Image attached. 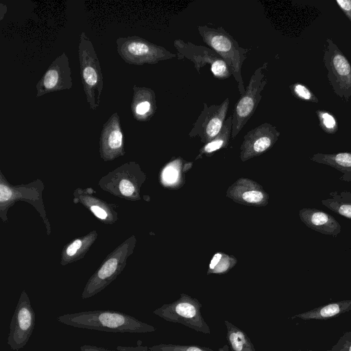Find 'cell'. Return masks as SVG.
I'll list each match as a JSON object with an SVG mask.
<instances>
[{
	"mask_svg": "<svg viewBox=\"0 0 351 351\" xmlns=\"http://www.w3.org/2000/svg\"><path fill=\"white\" fill-rule=\"evenodd\" d=\"M91 211L99 219H104L107 217L106 212L97 206H93L90 208Z\"/></svg>",
	"mask_w": 351,
	"mask_h": 351,
	"instance_id": "31",
	"label": "cell"
},
{
	"mask_svg": "<svg viewBox=\"0 0 351 351\" xmlns=\"http://www.w3.org/2000/svg\"><path fill=\"white\" fill-rule=\"evenodd\" d=\"M351 309V300H345L316 308L312 311L296 315L292 318L302 319H323L330 318Z\"/></svg>",
	"mask_w": 351,
	"mask_h": 351,
	"instance_id": "12",
	"label": "cell"
},
{
	"mask_svg": "<svg viewBox=\"0 0 351 351\" xmlns=\"http://www.w3.org/2000/svg\"><path fill=\"white\" fill-rule=\"evenodd\" d=\"M83 77L86 84L89 86H93L97 82V73L95 69L90 66H87L84 69Z\"/></svg>",
	"mask_w": 351,
	"mask_h": 351,
	"instance_id": "22",
	"label": "cell"
},
{
	"mask_svg": "<svg viewBox=\"0 0 351 351\" xmlns=\"http://www.w3.org/2000/svg\"><path fill=\"white\" fill-rule=\"evenodd\" d=\"M330 196L322 200V204L335 213L351 219V193L333 191L330 193Z\"/></svg>",
	"mask_w": 351,
	"mask_h": 351,
	"instance_id": "14",
	"label": "cell"
},
{
	"mask_svg": "<svg viewBox=\"0 0 351 351\" xmlns=\"http://www.w3.org/2000/svg\"><path fill=\"white\" fill-rule=\"evenodd\" d=\"M154 351H215L208 348L195 345L159 344L149 347Z\"/></svg>",
	"mask_w": 351,
	"mask_h": 351,
	"instance_id": "18",
	"label": "cell"
},
{
	"mask_svg": "<svg viewBox=\"0 0 351 351\" xmlns=\"http://www.w3.org/2000/svg\"><path fill=\"white\" fill-rule=\"evenodd\" d=\"M150 110L151 103L149 101H141L136 107V113L141 115L147 114Z\"/></svg>",
	"mask_w": 351,
	"mask_h": 351,
	"instance_id": "27",
	"label": "cell"
},
{
	"mask_svg": "<svg viewBox=\"0 0 351 351\" xmlns=\"http://www.w3.org/2000/svg\"><path fill=\"white\" fill-rule=\"evenodd\" d=\"M119 189L121 193L125 196L131 195L134 191V186L127 180H121L119 184Z\"/></svg>",
	"mask_w": 351,
	"mask_h": 351,
	"instance_id": "26",
	"label": "cell"
},
{
	"mask_svg": "<svg viewBox=\"0 0 351 351\" xmlns=\"http://www.w3.org/2000/svg\"><path fill=\"white\" fill-rule=\"evenodd\" d=\"M229 104L228 97L220 104L204 103L203 109L193 124L189 136H199L207 143L215 138L227 119Z\"/></svg>",
	"mask_w": 351,
	"mask_h": 351,
	"instance_id": "8",
	"label": "cell"
},
{
	"mask_svg": "<svg viewBox=\"0 0 351 351\" xmlns=\"http://www.w3.org/2000/svg\"><path fill=\"white\" fill-rule=\"evenodd\" d=\"M117 267V260L116 258H110L103 265L97 273V277L101 281H104L103 284H105V280L111 278L114 274Z\"/></svg>",
	"mask_w": 351,
	"mask_h": 351,
	"instance_id": "19",
	"label": "cell"
},
{
	"mask_svg": "<svg viewBox=\"0 0 351 351\" xmlns=\"http://www.w3.org/2000/svg\"><path fill=\"white\" fill-rule=\"evenodd\" d=\"M292 95L300 100L317 104L318 98L308 88V86L301 83H294L289 86Z\"/></svg>",
	"mask_w": 351,
	"mask_h": 351,
	"instance_id": "17",
	"label": "cell"
},
{
	"mask_svg": "<svg viewBox=\"0 0 351 351\" xmlns=\"http://www.w3.org/2000/svg\"><path fill=\"white\" fill-rule=\"evenodd\" d=\"M342 351H351V341L348 343L347 346H346Z\"/></svg>",
	"mask_w": 351,
	"mask_h": 351,
	"instance_id": "34",
	"label": "cell"
},
{
	"mask_svg": "<svg viewBox=\"0 0 351 351\" xmlns=\"http://www.w3.org/2000/svg\"><path fill=\"white\" fill-rule=\"evenodd\" d=\"M178 178L177 170L171 166L167 167L163 173L164 180L169 183L174 182Z\"/></svg>",
	"mask_w": 351,
	"mask_h": 351,
	"instance_id": "24",
	"label": "cell"
},
{
	"mask_svg": "<svg viewBox=\"0 0 351 351\" xmlns=\"http://www.w3.org/2000/svg\"><path fill=\"white\" fill-rule=\"evenodd\" d=\"M232 117L231 115L226 119L219 134L206 144L203 149L204 152L206 153H211L221 148L225 143L228 141L230 134L232 133Z\"/></svg>",
	"mask_w": 351,
	"mask_h": 351,
	"instance_id": "15",
	"label": "cell"
},
{
	"mask_svg": "<svg viewBox=\"0 0 351 351\" xmlns=\"http://www.w3.org/2000/svg\"><path fill=\"white\" fill-rule=\"evenodd\" d=\"M221 258V255L220 254H216L213 258H212L210 263V269H213L215 266L219 263V260Z\"/></svg>",
	"mask_w": 351,
	"mask_h": 351,
	"instance_id": "33",
	"label": "cell"
},
{
	"mask_svg": "<svg viewBox=\"0 0 351 351\" xmlns=\"http://www.w3.org/2000/svg\"><path fill=\"white\" fill-rule=\"evenodd\" d=\"M173 46L177 51L178 58L180 60H189L199 73L202 68L208 65L214 77L217 79H227L232 75L225 61L210 47L197 45L179 38L173 41Z\"/></svg>",
	"mask_w": 351,
	"mask_h": 351,
	"instance_id": "6",
	"label": "cell"
},
{
	"mask_svg": "<svg viewBox=\"0 0 351 351\" xmlns=\"http://www.w3.org/2000/svg\"><path fill=\"white\" fill-rule=\"evenodd\" d=\"M316 114L322 130L327 134H333L338 130V123L335 116L326 110H317Z\"/></svg>",
	"mask_w": 351,
	"mask_h": 351,
	"instance_id": "16",
	"label": "cell"
},
{
	"mask_svg": "<svg viewBox=\"0 0 351 351\" xmlns=\"http://www.w3.org/2000/svg\"><path fill=\"white\" fill-rule=\"evenodd\" d=\"M279 136L276 126L264 123L246 134L245 143L254 152L261 153L271 147Z\"/></svg>",
	"mask_w": 351,
	"mask_h": 351,
	"instance_id": "10",
	"label": "cell"
},
{
	"mask_svg": "<svg viewBox=\"0 0 351 351\" xmlns=\"http://www.w3.org/2000/svg\"><path fill=\"white\" fill-rule=\"evenodd\" d=\"M82 241L79 239L75 240L72 244H71L66 249V254L69 256L74 255L77 250L81 247Z\"/></svg>",
	"mask_w": 351,
	"mask_h": 351,
	"instance_id": "30",
	"label": "cell"
},
{
	"mask_svg": "<svg viewBox=\"0 0 351 351\" xmlns=\"http://www.w3.org/2000/svg\"><path fill=\"white\" fill-rule=\"evenodd\" d=\"M80 349V351H115L92 345H84Z\"/></svg>",
	"mask_w": 351,
	"mask_h": 351,
	"instance_id": "32",
	"label": "cell"
},
{
	"mask_svg": "<svg viewBox=\"0 0 351 351\" xmlns=\"http://www.w3.org/2000/svg\"><path fill=\"white\" fill-rule=\"evenodd\" d=\"M58 80V74L56 70L48 71L44 78V86L47 88H53L57 84Z\"/></svg>",
	"mask_w": 351,
	"mask_h": 351,
	"instance_id": "21",
	"label": "cell"
},
{
	"mask_svg": "<svg viewBox=\"0 0 351 351\" xmlns=\"http://www.w3.org/2000/svg\"><path fill=\"white\" fill-rule=\"evenodd\" d=\"M58 321L78 328L112 332L146 333L156 328L123 312L95 310L60 315Z\"/></svg>",
	"mask_w": 351,
	"mask_h": 351,
	"instance_id": "1",
	"label": "cell"
},
{
	"mask_svg": "<svg viewBox=\"0 0 351 351\" xmlns=\"http://www.w3.org/2000/svg\"><path fill=\"white\" fill-rule=\"evenodd\" d=\"M197 30L202 40L215 50L227 64L237 83L240 95H243L245 87L241 75V67L247 58L250 49L241 47L222 27L215 28L199 25Z\"/></svg>",
	"mask_w": 351,
	"mask_h": 351,
	"instance_id": "2",
	"label": "cell"
},
{
	"mask_svg": "<svg viewBox=\"0 0 351 351\" xmlns=\"http://www.w3.org/2000/svg\"><path fill=\"white\" fill-rule=\"evenodd\" d=\"M263 195L258 191H248L243 194V199L250 203H256L262 200Z\"/></svg>",
	"mask_w": 351,
	"mask_h": 351,
	"instance_id": "23",
	"label": "cell"
},
{
	"mask_svg": "<svg viewBox=\"0 0 351 351\" xmlns=\"http://www.w3.org/2000/svg\"><path fill=\"white\" fill-rule=\"evenodd\" d=\"M268 62H265L257 68L250 77L245 90L238 99L232 117V136L235 138L243 129L246 123L254 114L262 98V92L264 90L267 80L265 77V71L267 69Z\"/></svg>",
	"mask_w": 351,
	"mask_h": 351,
	"instance_id": "4",
	"label": "cell"
},
{
	"mask_svg": "<svg viewBox=\"0 0 351 351\" xmlns=\"http://www.w3.org/2000/svg\"><path fill=\"white\" fill-rule=\"evenodd\" d=\"M335 2L351 22V0H337Z\"/></svg>",
	"mask_w": 351,
	"mask_h": 351,
	"instance_id": "25",
	"label": "cell"
},
{
	"mask_svg": "<svg viewBox=\"0 0 351 351\" xmlns=\"http://www.w3.org/2000/svg\"><path fill=\"white\" fill-rule=\"evenodd\" d=\"M311 160L333 167L343 173L340 180L351 182V152L335 154L317 153L313 154Z\"/></svg>",
	"mask_w": 351,
	"mask_h": 351,
	"instance_id": "11",
	"label": "cell"
},
{
	"mask_svg": "<svg viewBox=\"0 0 351 351\" xmlns=\"http://www.w3.org/2000/svg\"><path fill=\"white\" fill-rule=\"evenodd\" d=\"M118 351H154L149 349L147 346H143L138 344L136 346H118L117 347Z\"/></svg>",
	"mask_w": 351,
	"mask_h": 351,
	"instance_id": "28",
	"label": "cell"
},
{
	"mask_svg": "<svg viewBox=\"0 0 351 351\" xmlns=\"http://www.w3.org/2000/svg\"><path fill=\"white\" fill-rule=\"evenodd\" d=\"M36 317L27 295L23 292L16 306L10 324L7 343L19 350L28 342L34 329Z\"/></svg>",
	"mask_w": 351,
	"mask_h": 351,
	"instance_id": "7",
	"label": "cell"
},
{
	"mask_svg": "<svg viewBox=\"0 0 351 351\" xmlns=\"http://www.w3.org/2000/svg\"><path fill=\"white\" fill-rule=\"evenodd\" d=\"M12 196L11 190L3 184L0 185V201L3 202L8 200Z\"/></svg>",
	"mask_w": 351,
	"mask_h": 351,
	"instance_id": "29",
	"label": "cell"
},
{
	"mask_svg": "<svg viewBox=\"0 0 351 351\" xmlns=\"http://www.w3.org/2000/svg\"><path fill=\"white\" fill-rule=\"evenodd\" d=\"M202 304L185 294L176 302L163 304L153 311L154 315L170 322L181 324L197 332L210 335V329L201 313Z\"/></svg>",
	"mask_w": 351,
	"mask_h": 351,
	"instance_id": "5",
	"label": "cell"
},
{
	"mask_svg": "<svg viewBox=\"0 0 351 351\" xmlns=\"http://www.w3.org/2000/svg\"><path fill=\"white\" fill-rule=\"evenodd\" d=\"M226 326V338L231 351H256L247 334L228 320L224 321Z\"/></svg>",
	"mask_w": 351,
	"mask_h": 351,
	"instance_id": "13",
	"label": "cell"
},
{
	"mask_svg": "<svg viewBox=\"0 0 351 351\" xmlns=\"http://www.w3.org/2000/svg\"><path fill=\"white\" fill-rule=\"evenodd\" d=\"M301 221L319 233L337 236L341 230L339 223L328 213L316 208H305L300 211Z\"/></svg>",
	"mask_w": 351,
	"mask_h": 351,
	"instance_id": "9",
	"label": "cell"
},
{
	"mask_svg": "<svg viewBox=\"0 0 351 351\" xmlns=\"http://www.w3.org/2000/svg\"><path fill=\"white\" fill-rule=\"evenodd\" d=\"M122 134L119 130H112L108 136V145L112 149H117L121 146Z\"/></svg>",
	"mask_w": 351,
	"mask_h": 351,
	"instance_id": "20",
	"label": "cell"
},
{
	"mask_svg": "<svg viewBox=\"0 0 351 351\" xmlns=\"http://www.w3.org/2000/svg\"><path fill=\"white\" fill-rule=\"evenodd\" d=\"M323 62L334 93L344 101L351 99V64L331 38H326Z\"/></svg>",
	"mask_w": 351,
	"mask_h": 351,
	"instance_id": "3",
	"label": "cell"
},
{
	"mask_svg": "<svg viewBox=\"0 0 351 351\" xmlns=\"http://www.w3.org/2000/svg\"><path fill=\"white\" fill-rule=\"evenodd\" d=\"M217 351H229V346L225 345L222 348H219Z\"/></svg>",
	"mask_w": 351,
	"mask_h": 351,
	"instance_id": "35",
	"label": "cell"
}]
</instances>
